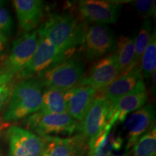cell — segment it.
Returning a JSON list of instances; mask_svg holds the SVG:
<instances>
[{"label": "cell", "mask_w": 156, "mask_h": 156, "mask_svg": "<svg viewBox=\"0 0 156 156\" xmlns=\"http://www.w3.org/2000/svg\"><path fill=\"white\" fill-rule=\"evenodd\" d=\"M86 27L69 14H51L39 28L38 35L44 36L64 53L74 54L81 45Z\"/></svg>", "instance_id": "cell-1"}, {"label": "cell", "mask_w": 156, "mask_h": 156, "mask_svg": "<svg viewBox=\"0 0 156 156\" xmlns=\"http://www.w3.org/2000/svg\"><path fill=\"white\" fill-rule=\"evenodd\" d=\"M43 87L36 77L23 79L14 87L3 114L7 122L27 118L41 110Z\"/></svg>", "instance_id": "cell-2"}, {"label": "cell", "mask_w": 156, "mask_h": 156, "mask_svg": "<svg viewBox=\"0 0 156 156\" xmlns=\"http://www.w3.org/2000/svg\"><path fill=\"white\" fill-rule=\"evenodd\" d=\"M85 64L78 57H71L56 63L37 75L42 87L65 91L77 86L85 75Z\"/></svg>", "instance_id": "cell-3"}, {"label": "cell", "mask_w": 156, "mask_h": 156, "mask_svg": "<svg viewBox=\"0 0 156 156\" xmlns=\"http://www.w3.org/2000/svg\"><path fill=\"white\" fill-rule=\"evenodd\" d=\"M25 124L42 137L51 134H72L77 129L79 123L67 113L54 114L38 111L27 117Z\"/></svg>", "instance_id": "cell-4"}, {"label": "cell", "mask_w": 156, "mask_h": 156, "mask_svg": "<svg viewBox=\"0 0 156 156\" xmlns=\"http://www.w3.org/2000/svg\"><path fill=\"white\" fill-rule=\"evenodd\" d=\"M116 44L114 32L108 25L95 24L85 28L81 45L85 57L95 60L115 49Z\"/></svg>", "instance_id": "cell-5"}, {"label": "cell", "mask_w": 156, "mask_h": 156, "mask_svg": "<svg viewBox=\"0 0 156 156\" xmlns=\"http://www.w3.org/2000/svg\"><path fill=\"white\" fill-rule=\"evenodd\" d=\"M36 50L29 63L18 75L23 79L38 75L58 62L71 57L74 54L64 53L58 50L44 36L38 35Z\"/></svg>", "instance_id": "cell-6"}, {"label": "cell", "mask_w": 156, "mask_h": 156, "mask_svg": "<svg viewBox=\"0 0 156 156\" xmlns=\"http://www.w3.org/2000/svg\"><path fill=\"white\" fill-rule=\"evenodd\" d=\"M38 43L37 30L25 33L17 38L13 42L9 55L4 61L1 69L14 77L19 75L32 58Z\"/></svg>", "instance_id": "cell-7"}, {"label": "cell", "mask_w": 156, "mask_h": 156, "mask_svg": "<svg viewBox=\"0 0 156 156\" xmlns=\"http://www.w3.org/2000/svg\"><path fill=\"white\" fill-rule=\"evenodd\" d=\"M112 105L105 97L95 98L87 114L80 123L77 129L85 138L88 146L101 134L106 126Z\"/></svg>", "instance_id": "cell-8"}, {"label": "cell", "mask_w": 156, "mask_h": 156, "mask_svg": "<svg viewBox=\"0 0 156 156\" xmlns=\"http://www.w3.org/2000/svg\"><path fill=\"white\" fill-rule=\"evenodd\" d=\"M147 100V91L142 79L132 91L120 98L112 107L105 127L112 129L115 124L124 122L127 116L145 106Z\"/></svg>", "instance_id": "cell-9"}, {"label": "cell", "mask_w": 156, "mask_h": 156, "mask_svg": "<svg viewBox=\"0 0 156 156\" xmlns=\"http://www.w3.org/2000/svg\"><path fill=\"white\" fill-rule=\"evenodd\" d=\"M155 109L153 105H145L132 112L124 122L126 133V151L131 150L141 136L155 126Z\"/></svg>", "instance_id": "cell-10"}, {"label": "cell", "mask_w": 156, "mask_h": 156, "mask_svg": "<svg viewBox=\"0 0 156 156\" xmlns=\"http://www.w3.org/2000/svg\"><path fill=\"white\" fill-rule=\"evenodd\" d=\"M7 138L9 156H41L44 140L32 132L12 126L7 131Z\"/></svg>", "instance_id": "cell-11"}, {"label": "cell", "mask_w": 156, "mask_h": 156, "mask_svg": "<svg viewBox=\"0 0 156 156\" xmlns=\"http://www.w3.org/2000/svg\"><path fill=\"white\" fill-rule=\"evenodd\" d=\"M121 72L115 54L106 56L95 62L78 85H87L99 90L116 80Z\"/></svg>", "instance_id": "cell-12"}, {"label": "cell", "mask_w": 156, "mask_h": 156, "mask_svg": "<svg viewBox=\"0 0 156 156\" xmlns=\"http://www.w3.org/2000/svg\"><path fill=\"white\" fill-rule=\"evenodd\" d=\"M120 6L114 2L103 0H82L78 2L80 15L90 23L113 24L117 21Z\"/></svg>", "instance_id": "cell-13"}, {"label": "cell", "mask_w": 156, "mask_h": 156, "mask_svg": "<svg viewBox=\"0 0 156 156\" xmlns=\"http://www.w3.org/2000/svg\"><path fill=\"white\" fill-rule=\"evenodd\" d=\"M44 149L41 156H83L87 142L81 134L71 137L42 136Z\"/></svg>", "instance_id": "cell-14"}, {"label": "cell", "mask_w": 156, "mask_h": 156, "mask_svg": "<svg viewBox=\"0 0 156 156\" xmlns=\"http://www.w3.org/2000/svg\"><path fill=\"white\" fill-rule=\"evenodd\" d=\"M96 90L87 85H77L64 92L67 114L80 123L95 98Z\"/></svg>", "instance_id": "cell-15"}, {"label": "cell", "mask_w": 156, "mask_h": 156, "mask_svg": "<svg viewBox=\"0 0 156 156\" xmlns=\"http://www.w3.org/2000/svg\"><path fill=\"white\" fill-rule=\"evenodd\" d=\"M142 79L140 67L136 66L133 69L121 74L108 86L102 90L103 97L114 106L120 98L133 90L140 80Z\"/></svg>", "instance_id": "cell-16"}, {"label": "cell", "mask_w": 156, "mask_h": 156, "mask_svg": "<svg viewBox=\"0 0 156 156\" xmlns=\"http://www.w3.org/2000/svg\"><path fill=\"white\" fill-rule=\"evenodd\" d=\"M20 27L25 32L34 30L44 15V3L40 0L13 1Z\"/></svg>", "instance_id": "cell-17"}, {"label": "cell", "mask_w": 156, "mask_h": 156, "mask_svg": "<svg viewBox=\"0 0 156 156\" xmlns=\"http://www.w3.org/2000/svg\"><path fill=\"white\" fill-rule=\"evenodd\" d=\"M124 145V139L110 129L104 128L97 138L90 145L88 156H108L119 151Z\"/></svg>", "instance_id": "cell-18"}, {"label": "cell", "mask_w": 156, "mask_h": 156, "mask_svg": "<svg viewBox=\"0 0 156 156\" xmlns=\"http://www.w3.org/2000/svg\"><path fill=\"white\" fill-rule=\"evenodd\" d=\"M40 111L54 114L67 113L64 91L52 87H46L42 92V103Z\"/></svg>", "instance_id": "cell-19"}, {"label": "cell", "mask_w": 156, "mask_h": 156, "mask_svg": "<svg viewBox=\"0 0 156 156\" xmlns=\"http://www.w3.org/2000/svg\"><path fill=\"white\" fill-rule=\"evenodd\" d=\"M116 55L121 74L130 70L134 54V38L130 36H121L116 41Z\"/></svg>", "instance_id": "cell-20"}, {"label": "cell", "mask_w": 156, "mask_h": 156, "mask_svg": "<svg viewBox=\"0 0 156 156\" xmlns=\"http://www.w3.org/2000/svg\"><path fill=\"white\" fill-rule=\"evenodd\" d=\"M156 128L155 126L143 134L132 146L129 152L131 156H155Z\"/></svg>", "instance_id": "cell-21"}, {"label": "cell", "mask_w": 156, "mask_h": 156, "mask_svg": "<svg viewBox=\"0 0 156 156\" xmlns=\"http://www.w3.org/2000/svg\"><path fill=\"white\" fill-rule=\"evenodd\" d=\"M152 24L150 20L146 19L140 27V29L134 39V54L130 70L135 67L138 61L143 54L149 44L152 35Z\"/></svg>", "instance_id": "cell-22"}, {"label": "cell", "mask_w": 156, "mask_h": 156, "mask_svg": "<svg viewBox=\"0 0 156 156\" xmlns=\"http://www.w3.org/2000/svg\"><path fill=\"white\" fill-rule=\"evenodd\" d=\"M156 33L155 29L152 33L149 44L141 56V67H140L142 75L145 78L152 77L156 69Z\"/></svg>", "instance_id": "cell-23"}, {"label": "cell", "mask_w": 156, "mask_h": 156, "mask_svg": "<svg viewBox=\"0 0 156 156\" xmlns=\"http://www.w3.org/2000/svg\"><path fill=\"white\" fill-rule=\"evenodd\" d=\"M14 76L0 68V111L7 103L12 92Z\"/></svg>", "instance_id": "cell-24"}, {"label": "cell", "mask_w": 156, "mask_h": 156, "mask_svg": "<svg viewBox=\"0 0 156 156\" xmlns=\"http://www.w3.org/2000/svg\"><path fill=\"white\" fill-rule=\"evenodd\" d=\"M13 28V20L10 13L0 1V33L4 36L11 35Z\"/></svg>", "instance_id": "cell-25"}, {"label": "cell", "mask_w": 156, "mask_h": 156, "mask_svg": "<svg viewBox=\"0 0 156 156\" xmlns=\"http://www.w3.org/2000/svg\"><path fill=\"white\" fill-rule=\"evenodd\" d=\"M136 10L145 18L150 16L155 17V1L152 0H137L134 2Z\"/></svg>", "instance_id": "cell-26"}, {"label": "cell", "mask_w": 156, "mask_h": 156, "mask_svg": "<svg viewBox=\"0 0 156 156\" xmlns=\"http://www.w3.org/2000/svg\"><path fill=\"white\" fill-rule=\"evenodd\" d=\"M6 42H7L6 37L4 36L3 35L0 33V54H2V52L4 49H5Z\"/></svg>", "instance_id": "cell-27"}, {"label": "cell", "mask_w": 156, "mask_h": 156, "mask_svg": "<svg viewBox=\"0 0 156 156\" xmlns=\"http://www.w3.org/2000/svg\"><path fill=\"white\" fill-rule=\"evenodd\" d=\"M108 156H130L129 152L125 151V152H114L112 154H110Z\"/></svg>", "instance_id": "cell-28"}, {"label": "cell", "mask_w": 156, "mask_h": 156, "mask_svg": "<svg viewBox=\"0 0 156 156\" xmlns=\"http://www.w3.org/2000/svg\"><path fill=\"white\" fill-rule=\"evenodd\" d=\"M0 156H1V155H0Z\"/></svg>", "instance_id": "cell-29"}]
</instances>
